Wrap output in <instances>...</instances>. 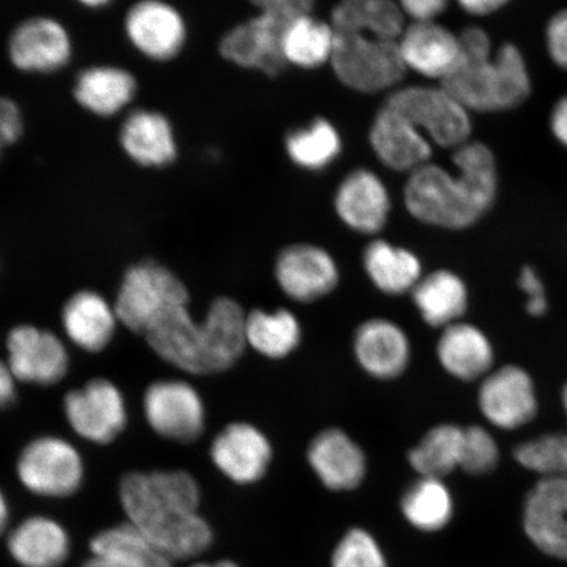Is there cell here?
<instances>
[{
  "label": "cell",
  "instance_id": "1",
  "mask_svg": "<svg viewBox=\"0 0 567 567\" xmlns=\"http://www.w3.org/2000/svg\"><path fill=\"white\" fill-rule=\"evenodd\" d=\"M118 498L127 522L173 563L210 548V524L198 513L202 487L189 472L126 473L118 484Z\"/></svg>",
  "mask_w": 567,
  "mask_h": 567
},
{
  "label": "cell",
  "instance_id": "2",
  "mask_svg": "<svg viewBox=\"0 0 567 567\" xmlns=\"http://www.w3.org/2000/svg\"><path fill=\"white\" fill-rule=\"evenodd\" d=\"M246 311L231 297H217L203 321L189 302L175 303L147 323L142 338L157 357L183 372L213 375L230 371L247 350Z\"/></svg>",
  "mask_w": 567,
  "mask_h": 567
},
{
  "label": "cell",
  "instance_id": "3",
  "mask_svg": "<svg viewBox=\"0 0 567 567\" xmlns=\"http://www.w3.org/2000/svg\"><path fill=\"white\" fill-rule=\"evenodd\" d=\"M457 175L436 165L411 174L405 188L409 212L444 229H465L492 208L498 188L494 155L481 142H467L453 155Z\"/></svg>",
  "mask_w": 567,
  "mask_h": 567
},
{
  "label": "cell",
  "instance_id": "4",
  "mask_svg": "<svg viewBox=\"0 0 567 567\" xmlns=\"http://www.w3.org/2000/svg\"><path fill=\"white\" fill-rule=\"evenodd\" d=\"M458 41V61L442 87L467 111L502 112L527 101L532 83L519 48L505 44L493 55L491 38L477 27L466 28Z\"/></svg>",
  "mask_w": 567,
  "mask_h": 567
},
{
  "label": "cell",
  "instance_id": "5",
  "mask_svg": "<svg viewBox=\"0 0 567 567\" xmlns=\"http://www.w3.org/2000/svg\"><path fill=\"white\" fill-rule=\"evenodd\" d=\"M257 6L259 16L226 33L219 52L234 65L275 76L287 65L282 53L284 34L296 19L309 16L313 3L308 0H272Z\"/></svg>",
  "mask_w": 567,
  "mask_h": 567
},
{
  "label": "cell",
  "instance_id": "6",
  "mask_svg": "<svg viewBox=\"0 0 567 567\" xmlns=\"http://www.w3.org/2000/svg\"><path fill=\"white\" fill-rule=\"evenodd\" d=\"M16 467L20 484L41 498H69L81 491L86 477L80 450L56 435H41L28 442Z\"/></svg>",
  "mask_w": 567,
  "mask_h": 567
},
{
  "label": "cell",
  "instance_id": "7",
  "mask_svg": "<svg viewBox=\"0 0 567 567\" xmlns=\"http://www.w3.org/2000/svg\"><path fill=\"white\" fill-rule=\"evenodd\" d=\"M330 62L339 81L360 92L392 87L406 71L399 42L360 33L336 32Z\"/></svg>",
  "mask_w": 567,
  "mask_h": 567
},
{
  "label": "cell",
  "instance_id": "8",
  "mask_svg": "<svg viewBox=\"0 0 567 567\" xmlns=\"http://www.w3.org/2000/svg\"><path fill=\"white\" fill-rule=\"evenodd\" d=\"M189 301L188 289L179 276L158 261L144 260L126 269L115 308L120 323L141 337L162 310Z\"/></svg>",
  "mask_w": 567,
  "mask_h": 567
},
{
  "label": "cell",
  "instance_id": "9",
  "mask_svg": "<svg viewBox=\"0 0 567 567\" xmlns=\"http://www.w3.org/2000/svg\"><path fill=\"white\" fill-rule=\"evenodd\" d=\"M142 411L148 427L168 442L195 443L207 425V408L203 396L186 380L152 382L142 396Z\"/></svg>",
  "mask_w": 567,
  "mask_h": 567
},
{
  "label": "cell",
  "instance_id": "10",
  "mask_svg": "<svg viewBox=\"0 0 567 567\" xmlns=\"http://www.w3.org/2000/svg\"><path fill=\"white\" fill-rule=\"evenodd\" d=\"M63 415L70 429L91 444L109 445L126 429L130 414L125 396L115 382L94 378L63 396Z\"/></svg>",
  "mask_w": 567,
  "mask_h": 567
},
{
  "label": "cell",
  "instance_id": "11",
  "mask_svg": "<svg viewBox=\"0 0 567 567\" xmlns=\"http://www.w3.org/2000/svg\"><path fill=\"white\" fill-rule=\"evenodd\" d=\"M386 106L427 133L437 145L458 148L470 140L471 111L443 87L402 89L388 99Z\"/></svg>",
  "mask_w": 567,
  "mask_h": 567
},
{
  "label": "cell",
  "instance_id": "12",
  "mask_svg": "<svg viewBox=\"0 0 567 567\" xmlns=\"http://www.w3.org/2000/svg\"><path fill=\"white\" fill-rule=\"evenodd\" d=\"M209 456L216 470L231 484L252 486L271 471L275 449L257 424L238 421L226 424L213 437Z\"/></svg>",
  "mask_w": 567,
  "mask_h": 567
},
{
  "label": "cell",
  "instance_id": "13",
  "mask_svg": "<svg viewBox=\"0 0 567 567\" xmlns=\"http://www.w3.org/2000/svg\"><path fill=\"white\" fill-rule=\"evenodd\" d=\"M7 364L18 382L53 386L65 380L70 353L55 332L34 324H18L6 338Z\"/></svg>",
  "mask_w": 567,
  "mask_h": 567
},
{
  "label": "cell",
  "instance_id": "14",
  "mask_svg": "<svg viewBox=\"0 0 567 567\" xmlns=\"http://www.w3.org/2000/svg\"><path fill=\"white\" fill-rule=\"evenodd\" d=\"M352 353L367 375L389 382L399 380L409 370L413 344L400 323L385 317H373L354 329Z\"/></svg>",
  "mask_w": 567,
  "mask_h": 567
},
{
  "label": "cell",
  "instance_id": "15",
  "mask_svg": "<svg viewBox=\"0 0 567 567\" xmlns=\"http://www.w3.org/2000/svg\"><path fill=\"white\" fill-rule=\"evenodd\" d=\"M307 461L319 484L332 493L358 491L367 478L363 446L339 427L323 429L311 439Z\"/></svg>",
  "mask_w": 567,
  "mask_h": 567
},
{
  "label": "cell",
  "instance_id": "16",
  "mask_svg": "<svg viewBox=\"0 0 567 567\" xmlns=\"http://www.w3.org/2000/svg\"><path fill=\"white\" fill-rule=\"evenodd\" d=\"M124 28L132 47L155 62L175 59L187 41V24L181 11L159 0H144L131 7Z\"/></svg>",
  "mask_w": 567,
  "mask_h": 567
},
{
  "label": "cell",
  "instance_id": "17",
  "mask_svg": "<svg viewBox=\"0 0 567 567\" xmlns=\"http://www.w3.org/2000/svg\"><path fill=\"white\" fill-rule=\"evenodd\" d=\"M73 51V40L66 27L49 17L24 20L9 40L11 63L23 73H55L68 65Z\"/></svg>",
  "mask_w": 567,
  "mask_h": 567
},
{
  "label": "cell",
  "instance_id": "18",
  "mask_svg": "<svg viewBox=\"0 0 567 567\" xmlns=\"http://www.w3.org/2000/svg\"><path fill=\"white\" fill-rule=\"evenodd\" d=\"M275 279L289 300L311 303L334 292L339 269L331 255L311 245H293L276 260Z\"/></svg>",
  "mask_w": 567,
  "mask_h": 567
},
{
  "label": "cell",
  "instance_id": "19",
  "mask_svg": "<svg viewBox=\"0 0 567 567\" xmlns=\"http://www.w3.org/2000/svg\"><path fill=\"white\" fill-rule=\"evenodd\" d=\"M478 406L488 423L515 430L534 420L537 400L529 374L515 365L502 367L481 382Z\"/></svg>",
  "mask_w": 567,
  "mask_h": 567
},
{
  "label": "cell",
  "instance_id": "20",
  "mask_svg": "<svg viewBox=\"0 0 567 567\" xmlns=\"http://www.w3.org/2000/svg\"><path fill=\"white\" fill-rule=\"evenodd\" d=\"M524 529L538 549L567 559V477L544 476L528 493Z\"/></svg>",
  "mask_w": 567,
  "mask_h": 567
},
{
  "label": "cell",
  "instance_id": "21",
  "mask_svg": "<svg viewBox=\"0 0 567 567\" xmlns=\"http://www.w3.org/2000/svg\"><path fill=\"white\" fill-rule=\"evenodd\" d=\"M61 323L66 338L78 349L99 353L115 338L120 319L115 305L103 295L82 289L63 303Z\"/></svg>",
  "mask_w": 567,
  "mask_h": 567
},
{
  "label": "cell",
  "instance_id": "22",
  "mask_svg": "<svg viewBox=\"0 0 567 567\" xmlns=\"http://www.w3.org/2000/svg\"><path fill=\"white\" fill-rule=\"evenodd\" d=\"M126 157L146 168H163L177 158L174 126L163 113L136 110L127 113L118 133Z\"/></svg>",
  "mask_w": 567,
  "mask_h": 567
},
{
  "label": "cell",
  "instance_id": "23",
  "mask_svg": "<svg viewBox=\"0 0 567 567\" xmlns=\"http://www.w3.org/2000/svg\"><path fill=\"white\" fill-rule=\"evenodd\" d=\"M371 144L378 157L395 172H411L429 165L432 148L417 127L389 106L375 117Z\"/></svg>",
  "mask_w": 567,
  "mask_h": 567
},
{
  "label": "cell",
  "instance_id": "24",
  "mask_svg": "<svg viewBox=\"0 0 567 567\" xmlns=\"http://www.w3.org/2000/svg\"><path fill=\"white\" fill-rule=\"evenodd\" d=\"M435 352L444 372L460 381L484 380L493 367V346L476 324L461 321L442 330Z\"/></svg>",
  "mask_w": 567,
  "mask_h": 567
},
{
  "label": "cell",
  "instance_id": "25",
  "mask_svg": "<svg viewBox=\"0 0 567 567\" xmlns=\"http://www.w3.org/2000/svg\"><path fill=\"white\" fill-rule=\"evenodd\" d=\"M7 549L21 567H60L69 557L70 537L52 517L32 515L10 532Z\"/></svg>",
  "mask_w": 567,
  "mask_h": 567
},
{
  "label": "cell",
  "instance_id": "26",
  "mask_svg": "<svg viewBox=\"0 0 567 567\" xmlns=\"http://www.w3.org/2000/svg\"><path fill=\"white\" fill-rule=\"evenodd\" d=\"M406 69L429 78L444 80L460 56L458 35L435 23H414L399 42Z\"/></svg>",
  "mask_w": 567,
  "mask_h": 567
},
{
  "label": "cell",
  "instance_id": "27",
  "mask_svg": "<svg viewBox=\"0 0 567 567\" xmlns=\"http://www.w3.org/2000/svg\"><path fill=\"white\" fill-rule=\"evenodd\" d=\"M336 205L339 217L351 229L370 234L384 228L390 198L380 177L367 169H358L339 187Z\"/></svg>",
  "mask_w": 567,
  "mask_h": 567
},
{
  "label": "cell",
  "instance_id": "28",
  "mask_svg": "<svg viewBox=\"0 0 567 567\" xmlns=\"http://www.w3.org/2000/svg\"><path fill=\"white\" fill-rule=\"evenodd\" d=\"M137 87L131 71L111 65L91 66L76 76L74 97L92 115L113 117L132 104Z\"/></svg>",
  "mask_w": 567,
  "mask_h": 567
},
{
  "label": "cell",
  "instance_id": "29",
  "mask_svg": "<svg viewBox=\"0 0 567 567\" xmlns=\"http://www.w3.org/2000/svg\"><path fill=\"white\" fill-rule=\"evenodd\" d=\"M90 549L92 557L83 567H174L130 522L99 532Z\"/></svg>",
  "mask_w": 567,
  "mask_h": 567
},
{
  "label": "cell",
  "instance_id": "30",
  "mask_svg": "<svg viewBox=\"0 0 567 567\" xmlns=\"http://www.w3.org/2000/svg\"><path fill=\"white\" fill-rule=\"evenodd\" d=\"M411 297L422 321L441 331L461 322L470 307V293L464 280L446 269L423 276Z\"/></svg>",
  "mask_w": 567,
  "mask_h": 567
},
{
  "label": "cell",
  "instance_id": "31",
  "mask_svg": "<svg viewBox=\"0 0 567 567\" xmlns=\"http://www.w3.org/2000/svg\"><path fill=\"white\" fill-rule=\"evenodd\" d=\"M303 330L300 319L286 308L255 309L246 315L247 349L267 360H286L300 349Z\"/></svg>",
  "mask_w": 567,
  "mask_h": 567
},
{
  "label": "cell",
  "instance_id": "32",
  "mask_svg": "<svg viewBox=\"0 0 567 567\" xmlns=\"http://www.w3.org/2000/svg\"><path fill=\"white\" fill-rule=\"evenodd\" d=\"M331 27L338 33H360L396 41L405 32V13L389 0H350L332 11Z\"/></svg>",
  "mask_w": 567,
  "mask_h": 567
},
{
  "label": "cell",
  "instance_id": "33",
  "mask_svg": "<svg viewBox=\"0 0 567 567\" xmlns=\"http://www.w3.org/2000/svg\"><path fill=\"white\" fill-rule=\"evenodd\" d=\"M364 268L373 286L386 296L411 293L423 278L416 255L384 240H375L367 247Z\"/></svg>",
  "mask_w": 567,
  "mask_h": 567
},
{
  "label": "cell",
  "instance_id": "34",
  "mask_svg": "<svg viewBox=\"0 0 567 567\" xmlns=\"http://www.w3.org/2000/svg\"><path fill=\"white\" fill-rule=\"evenodd\" d=\"M402 516L411 527L434 534L444 529L455 514V501L444 480L417 477L403 492Z\"/></svg>",
  "mask_w": 567,
  "mask_h": 567
},
{
  "label": "cell",
  "instance_id": "35",
  "mask_svg": "<svg viewBox=\"0 0 567 567\" xmlns=\"http://www.w3.org/2000/svg\"><path fill=\"white\" fill-rule=\"evenodd\" d=\"M464 427L441 423L431 427L408 452V463L417 477L444 480L461 470Z\"/></svg>",
  "mask_w": 567,
  "mask_h": 567
},
{
  "label": "cell",
  "instance_id": "36",
  "mask_svg": "<svg viewBox=\"0 0 567 567\" xmlns=\"http://www.w3.org/2000/svg\"><path fill=\"white\" fill-rule=\"evenodd\" d=\"M334 28L309 16L296 19L282 39V53L287 63L315 69L331 61L334 51Z\"/></svg>",
  "mask_w": 567,
  "mask_h": 567
},
{
  "label": "cell",
  "instance_id": "37",
  "mask_svg": "<svg viewBox=\"0 0 567 567\" xmlns=\"http://www.w3.org/2000/svg\"><path fill=\"white\" fill-rule=\"evenodd\" d=\"M340 148L342 142L336 127L323 118L289 134L287 138L289 158L307 169L328 167L338 157Z\"/></svg>",
  "mask_w": 567,
  "mask_h": 567
},
{
  "label": "cell",
  "instance_id": "38",
  "mask_svg": "<svg viewBox=\"0 0 567 567\" xmlns=\"http://www.w3.org/2000/svg\"><path fill=\"white\" fill-rule=\"evenodd\" d=\"M514 456L528 471L567 477V434L538 436L517 446Z\"/></svg>",
  "mask_w": 567,
  "mask_h": 567
},
{
  "label": "cell",
  "instance_id": "39",
  "mask_svg": "<svg viewBox=\"0 0 567 567\" xmlns=\"http://www.w3.org/2000/svg\"><path fill=\"white\" fill-rule=\"evenodd\" d=\"M331 567H388V563L371 532L357 527L340 538L331 556Z\"/></svg>",
  "mask_w": 567,
  "mask_h": 567
},
{
  "label": "cell",
  "instance_id": "40",
  "mask_svg": "<svg viewBox=\"0 0 567 567\" xmlns=\"http://www.w3.org/2000/svg\"><path fill=\"white\" fill-rule=\"evenodd\" d=\"M499 460L498 444L481 425L464 427L463 460L461 470L472 476H484L494 471Z\"/></svg>",
  "mask_w": 567,
  "mask_h": 567
},
{
  "label": "cell",
  "instance_id": "41",
  "mask_svg": "<svg viewBox=\"0 0 567 567\" xmlns=\"http://www.w3.org/2000/svg\"><path fill=\"white\" fill-rule=\"evenodd\" d=\"M23 131L24 118L19 105L10 97L0 96V146L16 144Z\"/></svg>",
  "mask_w": 567,
  "mask_h": 567
},
{
  "label": "cell",
  "instance_id": "42",
  "mask_svg": "<svg viewBox=\"0 0 567 567\" xmlns=\"http://www.w3.org/2000/svg\"><path fill=\"white\" fill-rule=\"evenodd\" d=\"M547 48L553 62L567 70V10L557 12L549 20Z\"/></svg>",
  "mask_w": 567,
  "mask_h": 567
},
{
  "label": "cell",
  "instance_id": "43",
  "mask_svg": "<svg viewBox=\"0 0 567 567\" xmlns=\"http://www.w3.org/2000/svg\"><path fill=\"white\" fill-rule=\"evenodd\" d=\"M519 286L528 296L527 311L530 316L540 317L548 309L547 297L543 281L538 278L534 268L524 267L520 272Z\"/></svg>",
  "mask_w": 567,
  "mask_h": 567
},
{
  "label": "cell",
  "instance_id": "44",
  "mask_svg": "<svg viewBox=\"0 0 567 567\" xmlns=\"http://www.w3.org/2000/svg\"><path fill=\"white\" fill-rule=\"evenodd\" d=\"M445 7L443 0H408L401 4L403 13L415 23H434V20L445 11Z\"/></svg>",
  "mask_w": 567,
  "mask_h": 567
},
{
  "label": "cell",
  "instance_id": "45",
  "mask_svg": "<svg viewBox=\"0 0 567 567\" xmlns=\"http://www.w3.org/2000/svg\"><path fill=\"white\" fill-rule=\"evenodd\" d=\"M18 399V380L6 360H0V410L10 408Z\"/></svg>",
  "mask_w": 567,
  "mask_h": 567
},
{
  "label": "cell",
  "instance_id": "46",
  "mask_svg": "<svg viewBox=\"0 0 567 567\" xmlns=\"http://www.w3.org/2000/svg\"><path fill=\"white\" fill-rule=\"evenodd\" d=\"M550 130L555 137L567 147V95L559 99L551 111Z\"/></svg>",
  "mask_w": 567,
  "mask_h": 567
},
{
  "label": "cell",
  "instance_id": "47",
  "mask_svg": "<svg viewBox=\"0 0 567 567\" xmlns=\"http://www.w3.org/2000/svg\"><path fill=\"white\" fill-rule=\"evenodd\" d=\"M461 9L474 17L491 16L506 6L503 0H465L460 3Z\"/></svg>",
  "mask_w": 567,
  "mask_h": 567
},
{
  "label": "cell",
  "instance_id": "48",
  "mask_svg": "<svg viewBox=\"0 0 567 567\" xmlns=\"http://www.w3.org/2000/svg\"><path fill=\"white\" fill-rule=\"evenodd\" d=\"M9 520H10L9 501H7L2 488H0V535H3L7 527H9Z\"/></svg>",
  "mask_w": 567,
  "mask_h": 567
},
{
  "label": "cell",
  "instance_id": "49",
  "mask_svg": "<svg viewBox=\"0 0 567 567\" xmlns=\"http://www.w3.org/2000/svg\"><path fill=\"white\" fill-rule=\"evenodd\" d=\"M109 2H103V0H97V2H83V6L91 7V9H99V7H105Z\"/></svg>",
  "mask_w": 567,
  "mask_h": 567
},
{
  "label": "cell",
  "instance_id": "50",
  "mask_svg": "<svg viewBox=\"0 0 567 567\" xmlns=\"http://www.w3.org/2000/svg\"><path fill=\"white\" fill-rule=\"evenodd\" d=\"M563 402H564V408H565L566 415H567V385H566V386H565V389H564V393H563Z\"/></svg>",
  "mask_w": 567,
  "mask_h": 567
},
{
  "label": "cell",
  "instance_id": "51",
  "mask_svg": "<svg viewBox=\"0 0 567 567\" xmlns=\"http://www.w3.org/2000/svg\"><path fill=\"white\" fill-rule=\"evenodd\" d=\"M190 567H217V565H210V564H196Z\"/></svg>",
  "mask_w": 567,
  "mask_h": 567
},
{
  "label": "cell",
  "instance_id": "52",
  "mask_svg": "<svg viewBox=\"0 0 567 567\" xmlns=\"http://www.w3.org/2000/svg\"><path fill=\"white\" fill-rule=\"evenodd\" d=\"M2 151H3V147H2V146H0V154H2Z\"/></svg>",
  "mask_w": 567,
  "mask_h": 567
}]
</instances>
